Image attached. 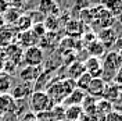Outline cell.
<instances>
[{"mask_svg": "<svg viewBox=\"0 0 122 121\" xmlns=\"http://www.w3.org/2000/svg\"><path fill=\"white\" fill-rule=\"evenodd\" d=\"M28 106H29L30 111L36 116L39 113L50 111L54 107V103L46 95V92H32L30 99L28 100Z\"/></svg>", "mask_w": 122, "mask_h": 121, "instance_id": "6da1fadb", "label": "cell"}, {"mask_svg": "<svg viewBox=\"0 0 122 121\" xmlns=\"http://www.w3.org/2000/svg\"><path fill=\"white\" fill-rule=\"evenodd\" d=\"M22 59L26 67H40L43 63V50L36 45L26 47L22 53Z\"/></svg>", "mask_w": 122, "mask_h": 121, "instance_id": "7a4b0ae2", "label": "cell"}, {"mask_svg": "<svg viewBox=\"0 0 122 121\" xmlns=\"http://www.w3.org/2000/svg\"><path fill=\"white\" fill-rule=\"evenodd\" d=\"M85 71L92 77V78H101L103 77V67L99 59L96 57H87L83 63Z\"/></svg>", "mask_w": 122, "mask_h": 121, "instance_id": "3957f363", "label": "cell"}, {"mask_svg": "<svg viewBox=\"0 0 122 121\" xmlns=\"http://www.w3.org/2000/svg\"><path fill=\"white\" fill-rule=\"evenodd\" d=\"M106 85L107 83L101 79V78H93L92 82L89 83L87 86V95L92 96L94 99H99V98H103V93H104V89H106Z\"/></svg>", "mask_w": 122, "mask_h": 121, "instance_id": "277c9868", "label": "cell"}, {"mask_svg": "<svg viewBox=\"0 0 122 121\" xmlns=\"http://www.w3.org/2000/svg\"><path fill=\"white\" fill-rule=\"evenodd\" d=\"M15 107H17V102L10 93L0 95V113L1 114L15 113Z\"/></svg>", "mask_w": 122, "mask_h": 121, "instance_id": "5b68a950", "label": "cell"}, {"mask_svg": "<svg viewBox=\"0 0 122 121\" xmlns=\"http://www.w3.org/2000/svg\"><path fill=\"white\" fill-rule=\"evenodd\" d=\"M51 82V72H50V70H45V71H42L40 72V75L36 78V81H35V85H33V88H35V91L33 92H43V89H46L49 85Z\"/></svg>", "mask_w": 122, "mask_h": 121, "instance_id": "8992f818", "label": "cell"}, {"mask_svg": "<svg viewBox=\"0 0 122 121\" xmlns=\"http://www.w3.org/2000/svg\"><path fill=\"white\" fill-rule=\"evenodd\" d=\"M119 91H121V86L117 85L115 82H110L106 85V89H104V93H103V99L110 102V103H114L118 99V95H119Z\"/></svg>", "mask_w": 122, "mask_h": 121, "instance_id": "52a82bcc", "label": "cell"}, {"mask_svg": "<svg viewBox=\"0 0 122 121\" xmlns=\"http://www.w3.org/2000/svg\"><path fill=\"white\" fill-rule=\"evenodd\" d=\"M115 40H117V33L114 32V29L111 28H107L103 29L99 35V42L104 47H110V46L115 45Z\"/></svg>", "mask_w": 122, "mask_h": 121, "instance_id": "ba28073f", "label": "cell"}, {"mask_svg": "<svg viewBox=\"0 0 122 121\" xmlns=\"http://www.w3.org/2000/svg\"><path fill=\"white\" fill-rule=\"evenodd\" d=\"M85 92L83 91H79V89H74V91L69 93L68 96L65 98L64 103L68 104V106H81L85 100Z\"/></svg>", "mask_w": 122, "mask_h": 121, "instance_id": "9c48e42d", "label": "cell"}, {"mask_svg": "<svg viewBox=\"0 0 122 121\" xmlns=\"http://www.w3.org/2000/svg\"><path fill=\"white\" fill-rule=\"evenodd\" d=\"M40 72H42V70L40 67H25L24 70H21V72H20V77H21V79L25 81L26 83H29V81H36V78L40 75Z\"/></svg>", "mask_w": 122, "mask_h": 121, "instance_id": "30bf717a", "label": "cell"}, {"mask_svg": "<svg viewBox=\"0 0 122 121\" xmlns=\"http://www.w3.org/2000/svg\"><path fill=\"white\" fill-rule=\"evenodd\" d=\"M29 95H30V86H29V83H26V82L17 85L13 89V92H11V96L15 100H25Z\"/></svg>", "mask_w": 122, "mask_h": 121, "instance_id": "8fae6325", "label": "cell"}, {"mask_svg": "<svg viewBox=\"0 0 122 121\" xmlns=\"http://www.w3.org/2000/svg\"><path fill=\"white\" fill-rule=\"evenodd\" d=\"M14 25H15V29L22 33V32H28V31L32 29L33 22H32V20H30V17L28 14H21V17L17 20V22Z\"/></svg>", "mask_w": 122, "mask_h": 121, "instance_id": "7c38bea8", "label": "cell"}, {"mask_svg": "<svg viewBox=\"0 0 122 121\" xmlns=\"http://www.w3.org/2000/svg\"><path fill=\"white\" fill-rule=\"evenodd\" d=\"M85 71V66L82 61H75V63H71L68 67V78L69 79H78L79 77L82 75Z\"/></svg>", "mask_w": 122, "mask_h": 121, "instance_id": "4fadbf2b", "label": "cell"}, {"mask_svg": "<svg viewBox=\"0 0 122 121\" xmlns=\"http://www.w3.org/2000/svg\"><path fill=\"white\" fill-rule=\"evenodd\" d=\"M83 114L82 106H68L65 109V121H79Z\"/></svg>", "mask_w": 122, "mask_h": 121, "instance_id": "5bb4252c", "label": "cell"}, {"mask_svg": "<svg viewBox=\"0 0 122 121\" xmlns=\"http://www.w3.org/2000/svg\"><path fill=\"white\" fill-rule=\"evenodd\" d=\"M87 52L90 54V57H96L99 59V56L106 54V47L100 43L99 40H93L87 45Z\"/></svg>", "mask_w": 122, "mask_h": 121, "instance_id": "9a60e30c", "label": "cell"}, {"mask_svg": "<svg viewBox=\"0 0 122 121\" xmlns=\"http://www.w3.org/2000/svg\"><path fill=\"white\" fill-rule=\"evenodd\" d=\"M21 10H18V8H14V7H8L7 11L4 13L3 15V18H4V22L6 24H10V25H13V24L17 22V20L21 17V13H20Z\"/></svg>", "mask_w": 122, "mask_h": 121, "instance_id": "2e32d148", "label": "cell"}, {"mask_svg": "<svg viewBox=\"0 0 122 121\" xmlns=\"http://www.w3.org/2000/svg\"><path fill=\"white\" fill-rule=\"evenodd\" d=\"M20 40H21V45L26 49V47H30V46H35L38 38L35 36V33H33L32 31H28V32H22V33H21Z\"/></svg>", "mask_w": 122, "mask_h": 121, "instance_id": "e0dca14e", "label": "cell"}, {"mask_svg": "<svg viewBox=\"0 0 122 121\" xmlns=\"http://www.w3.org/2000/svg\"><path fill=\"white\" fill-rule=\"evenodd\" d=\"M92 78L87 72H83L82 75L79 77L78 79H75V85H76V89H79V91H83L86 92V89H87V86H89V83L92 82Z\"/></svg>", "mask_w": 122, "mask_h": 121, "instance_id": "ac0fdd59", "label": "cell"}, {"mask_svg": "<svg viewBox=\"0 0 122 121\" xmlns=\"http://www.w3.org/2000/svg\"><path fill=\"white\" fill-rule=\"evenodd\" d=\"M104 7H106V10L110 13V14L112 15H119V13L122 11V1H118V0H115V1H108V3H106L104 4Z\"/></svg>", "mask_w": 122, "mask_h": 121, "instance_id": "d6986e66", "label": "cell"}, {"mask_svg": "<svg viewBox=\"0 0 122 121\" xmlns=\"http://www.w3.org/2000/svg\"><path fill=\"white\" fill-rule=\"evenodd\" d=\"M54 121H64L65 120V107L61 104H54V107L50 110Z\"/></svg>", "mask_w": 122, "mask_h": 121, "instance_id": "ffe728a7", "label": "cell"}, {"mask_svg": "<svg viewBox=\"0 0 122 121\" xmlns=\"http://www.w3.org/2000/svg\"><path fill=\"white\" fill-rule=\"evenodd\" d=\"M11 86V77L8 74H0V95L7 93Z\"/></svg>", "mask_w": 122, "mask_h": 121, "instance_id": "44dd1931", "label": "cell"}, {"mask_svg": "<svg viewBox=\"0 0 122 121\" xmlns=\"http://www.w3.org/2000/svg\"><path fill=\"white\" fill-rule=\"evenodd\" d=\"M104 121H122V114L118 110H112L104 117Z\"/></svg>", "mask_w": 122, "mask_h": 121, "instance_id": "7402d4cb", "label": "cell"}, {"mask_svg": "<svg viewBox=\"0 0 122 121\" xmlns=\"http://www.w3.org/2000/svg\"><path fill=\"white\" fill-rule=\"evenodd\" d=\"M36 117V121H54L53 116L50 111H45V113H39L35 116Z\"/></svg>", "mask_w": 122, "mask_h": 121, "instance_id": "603a6c76", "label": "cell"}, {"mask_svg": "<svg viewBox=\"0 0 122 121\" xmlns=\"http://www.w3.org/2000/svg\"><path fill=\"white\" fill-rule=\"evenodd\" d=\"M112 82H115L117 85H119V86L122 88V66L117 70V72H115V75H114Z\"/></svg>", "mask_w": 122, "mask_h": 121, "instance_id": "cb8c5ba5", "label": "cell"}, {"mask_svg": "<svg viewBox=\"0 0 122 121\" xmlns=\"http://www.w3.org/2000/svg\"><path fill=\"white\" fill-rule=\"evenodd\" d=\"M115 47H117V50H121L122 49V38H117V40H115Z\"/></svg>", "mask_w": 122, "mask_h": 121, "instance_id": "d4e9b609", "label": "cell"}, {"mask_svg": "<svg viewBox=\"0 0 122 121\" xmlns=\"http://www.w3.org/2000/svg\"><path fill=\"white\" fill-rule=\"evenodd\" d=\"M117 102L119 103V110H118V111H121V110H122V88H121V91H119V95H118Z\"/></svg>", "mask_w": 122, "mask_h": 121, "instance_id": "484cf974", "label": "cell"}, {"mask_svg": "<svg viewBox=\"0 0 122 121\" xmlns=\"http://www.w3.org/2000/svg\"><path fill=\"white\" fill-rule=\"evenodd\" d=\"M6 27V22H4V18H3V15H0V31Z\"/></svg>", "mask_w": 122, "mask_h": 121, "instance_id": "4316f807", "label": "cell"}, {"mask_svg": "<svg viewBox=\"0 0 122 121\" xmlns=\"http://www.w3.org/2000/svg\"><path fill=\"white\" fill-rule=\"evenodd\" d=\"M118 20H119V22L122 24V11L119 13V15H118Z\"/></svg>", "mask_w": 122, "mask_h": 121, "instance_id": "83f0119b", "label": "cell"}, {"mask_svg": "<svg viewBox=\"0 0 122 121\" xmlns=\"http://www.w3.org/2000/svg\"><path fill=\"white\" fill-rule=\"evenodd\" d=\"M3 116H4V114H1V113H0V121H3Z\"/></svg>", "mask_w": 122, "mask_h": 121, "instance_id": "f1b7e54d", "label": "cell"}, {"mask_svg": "<svg viewBox=\"0 0 122 121\" xmlns=\"http://www.w3.org/2000/svg\"><path fill=\"white\" fill-rule=\"evenodd\" d=\"M121 114H122V110H121Z\"/></svg>", "mask_w": 122, "mask_h": 121, "instance_id": "f546056e", "label": "cell"}]
</instances>
